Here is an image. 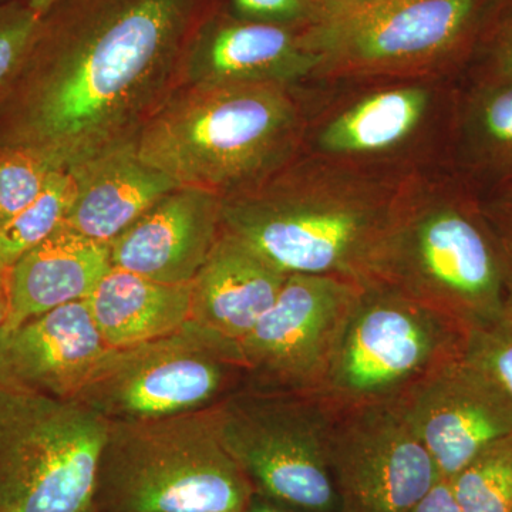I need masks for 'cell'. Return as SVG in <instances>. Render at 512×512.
<instances>
[{"instance_id": "5bb4252c", "label": "cell", "mask_w": 512, "mask_h": 512, "mask_svg": "<svg viewBox=\"0 0 512 512\" xmlns=\"http://www.w3.org/2000/svg\"><path fill=\"white\" fill-rule=\"evenodd\" d=\"M318 60L303 29L238 18L212 6L191 33L180 86L291 84L315 77Z\"/></svg>"}, {"instance_id": "4dcf8cb0", "label": "cell", "mask_w": 512, "mask_h": 512, "mask_svg": "<svg viewBox=\"0 0 512 512\" xmlns=\"http://www.w3.org/2000/svg\"><path fill=\"white\" fill-rule=\"evenodd\" d=\"M485 212L512 262V194Z\"/></svg>"}, {"instance_id": "8992f818", "label": "cell", "mask_w": 512, "mask_h": 512, "mask_svg": "<svg viewBox=\"0 0 512 512\" xmlns=\"http://www.w3.org/2000/svg\"><path fill=\"white\" fill-rule=\"evenodd\" d=\"M498 0H320L303 29L315 77L421 79L474 53Z\"/></svg>"}, {"instance_id": "cb8c5ba5", "label": "cell", "mask_w": 512, "mask_h": 512, "mask_svg": "<svg viewBox=\"0 0 512 512\" xmlns=\"http://www.w3.org/2000/svg\"><path fill=\"white\" fill-rule=\"evenodd\" d=\"M450 483L463 512H512V434L484 448Z\"/></svg>"}, {"instance_id": "ac0fdd59", "label": "cell", "mask_w": 512, "mask_h": 512, "mask_svg": "<svg viewBox=\"0 0 512 512\" xmlns=\"http://www.w3.org/2000/svg\"><path fill=\"white\" fill-rule=\"evenodd\" d=\"M288 275L221 228L191 282V320L241 343L274 305Z\"/></svg>"}, {"instance_id": "83f0119b", "label": "cell", "mask_w": 512, "mask_h": 512, "mask_svg": "<svg viewBox=\"0 0 512 512\" xmlns=\"http://www.w3.org/2000/svg\"><path fill=\"white\" fill-rule=\"evenodd\" d=\"M474 53L483 59L490 80L512 82V0H498Z\"/></svg>"}, {"instance_id": "9a60e30c", "label": "cell", "mask_w": 512, "mask_h": 512, "mask_svg": "<svg viewBox=\"0 0 512 512\" xmlns=\"http://www.w3.org/2000/svg\"><path fill=\"white\" fill-rule=\"evenodd\" d=\"M109 349L86 299L67 303L3 336L0 384L74 399Z\"/></svg>"}, {"instance_id": "484cf974", "label": "cell", "mask_w": 512, "mask_h": 512, "mask_svg": "<svg viewBox=\"0 0 512 512\" xmlns=\"http://www.w3.org/2000/svg\"><path fill=\"white\" fill-rule=\"evenodd\" d=\"M42 18L26 0H9L0 5V94L18 76L35 42Z\"/></svg>"}, {"instance_id": "5b68a950", "label": "cell", "mask_w": 512, "mask_h": 512, "mask_svg": "<svg viewBox=\"0 0 512 512\" xmlns=\"http://www.w3.org/2000/svg\"><path fill=\"white\" fill-rule=\"evenodd\" d=\"M254 494L222 443L214 404L110 423L93 512H245Z\"/></svg>"}, {"instance_id": "4316f807", "label": "cell", "mask_w": 512, "mask_h": 512, "mask_svg": "<svg viewBox=\"0 0 512 512\" xmlns=\"http://www.w3.org/2000/svg\"><path fill=\"white\" fill-rule=\"evenodd\" d=\"M466 356L490 373L512 399V292L493 322L468 335Z\"/></svg>"}, {"instance_id": "f1b7e54d", "label": "cell", "mask_w": 512, "mask_h": 512, "mask_svg": "<svg viewBox=\"0 0 512 512\" xmlns=\"http://www.w3.org/2000/svg\"><path fill=\"white\" fill-rule=\"evenodd\" d=\"M242 19L305 29L318 15L320 0H229Z\"/></svg>"}, {"instance_id": "3957f363", "label": "cell", "mask_w": 512, "mask_h": 512, "mask_svg": "<svg viewBox=\"0 0 512 512\" xmlns=\"http://www.w3.org/2000/svg\"><path fill=\"white\" fill-rule=\"evenodd\" d=\"M305 136L291 86L197 84L178 87L131 144L178 188L228 198L291 164Z\"/></svg>"}, {"instance_id": "7402d4cb", "label": "cell", "mask_w": 512, "mask_h": 512, "mask_svg": "<svg viewBox=\"0 0 512 512\" xmlns=\"http://www.w3.org/2000/svg\"><path fill=\"white\" fill-rule=\"evenodd\" d=\"M464 128L474 160L493 174L512 177V82L483 84L468 101Z\"/></svg>"}, {"instance_id": "e575fe53", "label": "cell", "mask_w": 512, "mask_h": 512, "mask_svg": "<svg viewBox=\"0 0 512 512\" xmlns=\"http://www.w3.org/2000/svg\"><path fill=\"white\" fill-rule=\"evenodd\" d=\"M339 2H360V0H339Z\"/></svg>"}, {"instance_id": "d590c367", "label": "cell", "mask_w": 512, "mask_h": 512, "mask_svg": "<svg viewBox=\"0 0 512 512\" xmlns=\"http://www.w3.org/2000/svg\"><path fill=\"white\" fill-rule=\"evenodd\" d=\"M9 2V0H0V5H3V3Z\"/></svg>"}, {"instance_id": "d6a6232c", "label": "cell", "mask_w": 512, "mask_h": 512, "mask_svg": "<svg viewBox=\"0 0 512 512\" xmlns=\"http://www.w3.org/2000/svg\"><path fill=\"white\" fill-rule=\"evenodd\" d=\"M9 319L8 271L0 269V342Z\"/></svg>"}, {"instance_id": "ffe728a7", "label": "cell", "mask_w": 512, "mask_h": 512, "mask_svg": "<svg viewBox=\"0 0 512 512\" xmlns=\"http://www.w3.org/2000/svg\"><path fill=\"white\" fill-rule=\"evenodd\" d=\"M76 197L64 224L84 237L111 244L168 192L167 175L138 158L131 141L72 168Z\"/></svg>"}, {"instance_id": "30bf717a", "label": "cell", "mask_w": 512, "mask_h": 512, "mask_svg": "<svg viewBox=\"0 0 512 512\" xmlns=\"http://www.w3.org/2000/svg\"><path fill=\"white\" fill-rule=\"evenodd\" d=\"M217 413L222 443L255 494L305 512H338L328 464L333 409L322 396L242 386Z\"/></svg>"}, {"instance_id": "836d02e7", "label": "cell", "mask_w": 512, "mask_h": 512, "mask_svg": "<svg viewBox=\"0 0 512 512\" xmlns=\"http://www.w3.org/2000/svg\"><path fill=\"white\" fill-rule=\"evenodd\" d=\"M26 2H28L30 8L43 16L46 15L53 6H56L57 3L62 2V0H26Z\"/></svg>"}, {"instance_id": "603a6c76", "label": "cell", "mask_w": 512, "mask_h": 512, "mask_svg": "<svg viewBox=\"0 0 512 512\" xmlns=\"http://www.w3.org/2000/svg\"><path fill=\"white\" fill-rule=\"evenodd\" d=\"M76 190V177L72 171H53L39 197L0 227L2 271H8L20 256L36 247L63 224L76 197Z\"/></svg>"}, {"instance_id": "ba28073f", "label": "cell", "mask_w": 512, "mask_h": 512, "mask_svg": "<svg viewBox=\"0 0 512 512\" xmlns=\"http://www.w3.org/2000/svg\"><path fill=\"white\" fill-rule=\"evenodd\" d=\"M453 320L379 282H363L320 389L333 407L394 403L437 367L464 355Z\"/></svg>"}, {"instance_id": "7a4b0ae2", "label": "cell", "mask_w": 512, "mask_h": 512, "mask_svg": "<svg viewBox=\"0 0 512 512\" xmlns=\"http://www.w3.org/2000/svg\"><path fill=\"white\" fill-rule=\"evenodd\" d=\"M409 175L312 156L222 198L221 228L286 275L366 282Z\"/></svg>"}, {"instance_id": "277c9868", "label": "cell", "mask_w": 512, "mask_h": 512, "mask_svg": "<svg viewBox=\"0 0 512 512\" xmlns=\"http://www.w3.org/2000/svg\"><path fill=\"white\" fill-rule=\"evenodd\" d=\"M367 281L439 312L470 335L503 311L512 262L487 212L410 175Z\"/></svg>"}, {"instance_id": "52a82bcc", "label": "cell", "mask_w": 512, "mask_h": 512, "mask_svg": "<svg viewBox=\"0 0 512 512\" xmlns=\"http://www.w3.org/2000/svg\"><path fill=\"white\" fill-rule=\"evenodd\" d=\"M109 426L77 400L0 384V512H93Z\"/></svg>"}, {"instance_id": "4fadbf2b", "label": "cell", "mask_w": 512, "mask_h": 512, "mask_svg": "<svg viewBox=\"0 0 512 512\" xmlns=\"http://www.w3.org/2000/svg\"><path fill=\"white\" fill-rule=\"evenodd\" d=\"M396 403L447 480L512 434L510 394L466 353L437 367Z\"/></svg>"}, {"instance_id": "8fae6325", "label": "cell", "mask_w": 512, "mask_h": 512, "mask_svg": "<svg viewBox=\"0 0 512 512\" xmlns=\"http://www.w3.org/2000/svg\"><path fill=\"white\" fill-rule=\"evenodd\" d=\"M360 288L336 276L288 275L274 305L239 343L244 386L319 393Z\"/></svg>"}, {"instance_id": "d6986e66", "label": "cell", "mask_w": 512, "mask_h": 512, "mask_svg": "<svg viewBox=\"0 0 512 512\" xmlns=\"http://www.w3.org/2000/svg\"><path fill=\"white\" fill-rule=\"evenodd\" d=\"M111 268L110 244L84 237L63 222L8 269L5 335L26 320L89 298Z\"/></svg>"}, {"instance_id": "f546056e", "label": "cell", "mask_w": 512, "mask_h": 512, "mask_svg": "<svg viewBox=\"0 0 512 512\" xmlns=\"http://www.w3.org/2000/svg\"><path fill=\"white\" fill-rule=\"evenodd\" d=\"M409 512H463L447 478H439L427 494Z\"/></svg>"}, {"instance_id": "7c38bea8", "label": "cell", "mask_w": 512, "mask_h": 512, "mask_svg": "<svg viewBox=\"0 0 512 512\" xmlns=\"http://www.w3.org/2000/svg\"><path fill=\"white\" fill-rule=\"evenodd\" d=\"M332 409L328 464L338 512H409L440 474L399 404Z\"/></svg>"}, {"instance_id": "d4e9b609", "label": "cell", "mask_w": 512, "mask_h": 512, "mask_svg": "<svg viewBox=\"0 0 512 512\" xmlns=\"http://www.w3.org/2000/svg\"><path fill=\"white\" fill-rule=\"evenodd\" d=\"M53 171L32 151L0 146V227L39 197Z\"/></svg>"}, {"instance_id": "e0dca14e", "label": "cell", "mask_w": 512, "mask_h": 512, "mask_svg": "<svg viewBox=\"0 0 512 512\" xmlns=\"http://www.w3.org/2000/svg\"><path fill=\"white\" fill-rule=\"evenodd\" d=\"M222 198L175 188L110 244L116 268L167 284H191L220 237Z\"/></svg>"}, {"instance_id": "6da1fadb", "label": "cell", "mask_w": 512, "mask_h": 512, "mask_svg": "<svg viewBox=\"0 0 512 512\" xmlns=\"http://www.w3.org/2000/svg\"><path fill=\"white\" fill-rule=\"evenodd\" d=\"M211 0H62L0 94V146L72 170L137 131L180 86Z\"/></svg>"}, {"instance_id": "1f68e13d", "label": "cell", "mask_w": 512, "mask_h": 512, "mask_svg": "<svg viewBox=\"0 0 512 512\" xmlns=\"http://www.w3.org/2000/svg\"><path fill=\"white\" fill-rule=\"evenodd\" d=\"M245 512H305L298 510V508L289 507V505L276 503V501L269 500V498L262 497V495L254 494L248 510Z\"/></svg>"}, {"instance_id": "44dd1931", "label": "cell", "mask_w": 512, "mask_h": 512, "mask_svg": "<svg viewBox=\"0 0 512 512\" xmlns=\"http://www.w3.org/2000/svg\"><path fill=\"white\" fill-rule=\"evenodd\" d=\"M86 301L104 342L114 349L171 335L191 320V284L154 281L116 266Z\"/></svg>"}, {"instance_id": "2e32d148", "label": "cell", "mask_w": 512, "mask_h": 512, "mask_svg": "<svg viewBox=\"0 0 512 512\" xmlns=\"http://www.w3.org/2000/svg\"><path fill=\"white\" fill-rule=\"evenodd\" d=\"M436 107V93L419 79L375 87L339 104L313 128V156L377 168L421 137Z\"/></svg>"}, {"instance_id": "9c48e42d", "label": "cell", "mask_w": 512, "mask_h": 512, "mask_svg": "<svg viewBox=\"0 0 512 512\" xmlns=\"http://www.w3.org/2000/svg\"><path fill=\"white\" fill-rule=\"evenodd\" d=\"M245 384L238 343L190 320L177 332L110 348L74 400L110 423L207 409Z\"/></svg>"}]
</instances>
